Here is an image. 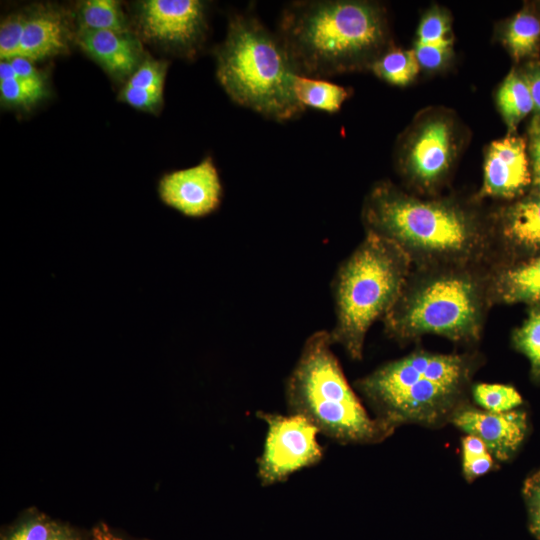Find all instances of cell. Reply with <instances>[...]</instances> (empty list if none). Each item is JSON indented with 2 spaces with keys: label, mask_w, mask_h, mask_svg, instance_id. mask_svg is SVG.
Returning a JSON list of instances; mask_svg holds the SVG:
<instances>
[{
  "label": "cell",
  "mask_w": 540,
  "mask_h": 540,
  "mask_svg": "<svg viewBox=\"0 0 540 540\" xmlns=\"http://www.w3.org/2000/svg\"><path fill=\"white\" fill-rule=\"evenodd\" d=\"M366 233L399 246L413 266L476 265L494 239L477 212L452 200L421 199L388 181L374 185L365 198Z\"/></svg>",
  "instance_id": "cell-1"
},
{
  "label": "cell",
  "mask_w": 540,
  "mask_h": 540,
  "mask_svg": "<svg viewBox=\"0 0 540 540\" xmlns=\"http://www.w3.org/2000/svg\"><path fill=\"white\" fill-rule=\"evenodd\" d=\"M278 27L297 72L311 78L370 69L389 48L385 12L369 1L292 2Z\"/></svg>",
  "instance_id": "cell-2"
},
{
  "label": "cell",
  "mask_w": 540,
  "mask_h": 540,
  "mask_svg": "<svg viewBox=\"0 0 540 540\" xmlns=\"http://www.w3.org/2000/svg\"><path fill=\"white\" fill-rule=\"evenodd\" d=\"M471 353L416 350L358 379L355 388L376 418L396 429L403 424L439 427L467 404L479 365Z\"/></svg>",
  "instance_id": "cell-3"
},
{
  "label": "cell",
  "mask_w": 540,
  "mask_h": 540,
  "mask_svg": "<svg viewBox=\"0 0 540 540\" xmlns=\"http://www.w3.org/2000/svg\"><path fill=\"white\" fill-rule=\"evenodd\" d=\"M476 265L412 268L392 309L383 318L385 332L398 342L424 335L454 342L477 341L492 300L491 272Z\"/></svg>",
  "instance_id": "cell-4"
},
{
  "label": "cell",
  "mask_w": 540,
  "mask_h": 540,
  "mask_svg": "<svg viewBox=\"0 0 540 540\" xmlns=\"http://www.w3.org/2000/svg\"><path fill=\"white\" fill-rule=\"evenodd\" d=\"M216 59L217 78L235 103L279 122L304 112L294 91L299 73L287 49L252 13L231 16Z\"/></svg>",
  "instance_id": "cell-5"
},
{
  "label": "cell",
  "mask_w": 540,
  "mask_h": 540,
  "mask_svg": "<svg viewBox=\"0 0 540 540\" xmlns=\"http://www.w3.org/2000/svg\"><path fill=\"white\" fill-rule=\"evenodd\" d=\"M332 347L327 330L315 331L305 340L285 382L289 414L303 416L320 434L340 444L384 441L395 429L368 414Z\"/></svg>",
  "instance_id": "cell-6"
},
{
  "label": "cell",
  "mask_w": 540,
  "mask_h": 540,
  "mask_svg": "<svg viewBox=\"0 0 540 540\" xmlns=\"http://www.w3.org/2000/svg\"><path fill=\"white\" fill-rule=\"evenodd\" d=\"M413 264L393 242L372 233L340 264L332 280L335 324L333 345L361 360L370 327L399 298Z\"/></svg>",
  "instance_id": "cell-7"
},
{
  "label": "cell",
  "mask_w": 540,
  "mask_h": 540,
  "mask_svg": "<svg viewBox=\"0 0 540 540\" xmlns=\"http://www.w3.org/2000/svg\"><path fill=\"white\" fill-rule=\"evenodd\" d=\"M458 131L446 113L421 116L403 139L399 169L420 192L431 193L447 178L457 156Z\"/></svg>",
  "instance_id": "cell-8"
},
{
  "label": "cell",
  "mask_w": 540,
  "mask_h": 540,
  "mask_svg": "<svg viewBox=\"0 0 540 540\" xmlns=\"http://www.w3.org/2000/svg\"><path fill=\"white\" fill-rule=\"evenodd\" d=\"M267 432L257 461V475L263 486L285 481L291 474L319 463L323 448L318 429L300 415L258 411Z\"/></svg>",
  "instance_id": "cell-9"
},
{
  "label": "cell",
  "mask_w": 540,
  "mask_h": 540,
  "mask_svg": "<svg viewBox=\"0 0 540 540\" xmlns=\"http://www.w3.org/2000/svg\"><path fill=\"white\" fill-rule=\"evenodd\" d=\"M139 22L148 39L190 55L205 35V4L198 0L144 1Z\"/></svg>",
  "instance_id": "cell-10"
},
{
  "label": "cell",
  "mask_w": 540,
  "mask_h": 540,
  "mask_svg": "<svg viewBox=\"0 0 540 540\" xmlns=\"http://www.w3.org/2000/svg\"><path fill=\"white\" fill-rule=\"evenodd\" d=\"M157 191L166 206L184 216L200 218L219 208L223 188L218 171L208 157L193 167L164 174Z\"/></svg>",
  "instance_id": "cell-11"
},
{
  "label": "cell",
  "mask_w": 540,
  "mask_h": 540,
  "mask_svg": "<svg viewBox=\"0 0 540 540\" xmlns=\"http://www.w3.org/2000/svg\"><path fill=\"white\" fill-rule=\"evenodd\" d=\"M450 423L466 435L481 439L492 457L499 461L510 460L528 432L527 413L523 410L495 413L468 403L454 413Z\"/></svg>",
  "instance_id": "cell-12"
},
{
  "label": "cell",
  "mask_w": 540,
  "mask_h": 540,
  "mask_svg": "<svg viewBox=\"0 0 540 540\" xmlns=\"http://www.w3.org/2000/svg\"><path fill=\"white\" fill-rule=\"evenodd\" d=\"M527 142L516 134L493 141L485 156L482 194L511 199L531 185Z\"/></svg>",
  "instance_id": "cell-13"
},
{
  "label": "cell",
  "mask_w": 540,
  "mask_h": 540,
  "mask_svg": "<svg viewBox=\"0 0 540 540\" xmlns=\"http://www.w3.org/2000/svg\"><path fill=\"white\" fill-rule=\"evenodd\" d=\"M78 43L108 73L123 78L137 69L140 45L127 32L82 29Z\"/></svg>",
  "instance_id": "cell-14"
},
{
  "label": "cell",
  "mask_w": 540,
  "mask_h": 540,
  "mask_svg": "<svg viewBox=\"0 0 540 540\" xmlns=\"http://www.w3.org/2000/svg\"><path fill=\"white\" fill-rule=\"evenodd\" d=\"M493 233L511 249L540 252V194L532 193L505 207L497 216Z\"/></svg>",
  "instance_id": "cell-15"
},
{
  "label": "cell",
  "mask_w": 540,
  "mask_h": 540,
  "mask_svg": "<svg viewBox=\"0 0 540 540\" xmlns=\"http://www.w3.org/2000/svg\"><path fill=\"white\" fill-rule=\"evenodd\" d=\"M454 36L451 20L440 7L430 8L422 17L417 31L414 52L421 68L435 71L443 68L453 53Z\"/></svg>",
  "instance_id": "cell-16"
},
{
  "label": "cell",
  "mask_w": 540,
  "mask_h": 540,
  "mask_svg": "<svg viewBox=\"0 0 540 540\" xmlns=\"http://www.w3.org/2000/svg\"><path fill=\"white\" fill-rule=\"evenodd\" d=\"M493 301L540 303V255L491 272Z\"/></svg>",
  "instance_id": "cell-17"
},
{
  "label": "cell",
  "mask_w": 540,
  "mask_h": 540,
  "mask_svg": "<svg viewBox=\"0 0 540 540\" xmlns=\"http://www.w3.org/2000/svg\"><path fill=\"white\" fill-rule=\"evenodd\" d=\"M67 29L63 17L41 11L27 17L17 57L30 61L61 53L66 47Z\"/></svg>",
  "instance_id": "cell-18"
},
{
  "label": "cell",
  "mask_w": 540,
  "mask_h": 540,
  "mask_svg": "<svg viewBox=\"0 0 540 540\" xmlns=\"http://www.w3.org/2000/svg\"><path fill=\"white\" fill-rule=\"evenodd\" d=\"M167 64L154 59L144 60L130 76L122 90L123 101L140 110L159 108L163 98V87Z\"/></svg>",
  "instance_id": "cell-19"
},
{
  "label": "cell",
  "mask_w": 540,
  "mask_h": 540,
  "mask_svg": "<svg viewBox=\"0 0 540 540\" xmlns=\"http://www.w3.org/2000/svg\"><path fill=\"white\" fill-rule=\"evenodd\" d=\"M501 37L514 61L537 57L540 51V17L531 8H523L505 23Z\"/></svg>",
  "instance_id": "cell-20"
},
{
  "label": "cell",
  "mask_w": 540,
  "mask_h": 540,
  "mask_svg": "<svg viewBox=\"0 0 540 540\" xmlns=\"http://www.w3.org/2000/svg\"><path fill=\"white\" fill-rule=\"evenodd\" d=\"M496 103L508 128V134H515L518 124L534 110L529 86L521 73L512 69L501 83Z\"/></svg>",
  "instance_id": "cell-21"
},
{
  "label": "cell",
  "mask_w": 540,
  "mask_h": 540,
  "mask_svg": "<svg viewBox=\"0 0 540 540\" xmlns=\"http://www.w3.org/2000/svg\"><path fill=\"white\" fill-rule=\"evenodd\" d=\"M294 91L299 102L306 108L334 113L349 97V90L325 79L298 75Z\"/></svg>",
  "instance_id": "cell-22"
},
{
  "label": "cell",
  "mask_w": 540,
  "mask_h": 540,
  "mask_svg": "<svg viewBox=\"0 0 540 540\" xmlns=\"http://www.w3.org/2000/svg\"><path fill=\"white\" fill-rule=\"evenodd\" d=\"M420 65L413 49L388 48L371 65L373 73L385 82L406 86L418 75Z\"/></svg>",
  "instance_id": "cell-23"
},
{
  "label": "cell",
  "mask_w": 540,
  "mask_h": 540,
  "mask_svg": "<svg viewBox=\"0 0 540 540\" xmlns=\"http://www.w3.org/2000/svg\"><path fill=\"white\" fill-rule=\"evenodd\" d=\"M512 343L529 360L533 381L540 383V303L534 305L522 325L513 332Z\"/></svg>",
  "instance_id": "cell-24"
},
{
  "label": "cell",
  "mask_w": 540,
  "mask_h": 540,
  "mask_svg": "<svg viewBox=\"0 0 540 540\" xmlns=\"http://www.w3.org/2000/svg\"><path fill=\"white\" fill-rule=\"evenodd\" d=\"M79 18L82 29L127 32L124 15L116 1H85L80 8Z\"/></svg>",
  "instance_id": "cell-25"
},
{
  "label": "cell",
  "mask_w": 540,
  "mask_h": 540,
  "mask_svg": "<svg viewBox=\"0 0 540 540\" xmlns=\"http://www.w3.org/2000/svg\"><path fill=\"white\" fill-rule=\"evenodd\" d=\"M2 540H77V536L68 526L38 515L22 521Z\"/></svg>",
  "instance_id": "cell-26"
},
{
  "label": "cell",
  "mask_w": 540,
  "mask_h": 540,
  "mask_svg": "<svg viewBox=\"0 0 540 540\" xmlns=\"http://www.w3.org/2000/svg\"><path fill=\"white\" fill-rule=\"evenodd\" d=\"M471 394L481 409L495 413L515 410L523 402L514 387L504 384L478 383L472 386Z\"/></svg>",
  "instance_id": "cell-27"
},
{
  "label": "cell",
  "mask_w": 540,
  "mask_h": 540,
  "mask_svg": "<svg viewBox=\"0 0 540 540\" xmlns=\"http://www.w3.org/2000/svg\"><path fill=\"white\" fill-rule=\"evenodd\" d=\"M1 99L11 105L28 106L35 103L45 94L42 79H25L16 74L10 78L0 79Z\"/></svg>",
  "instance_id": "cell-28"
},
{
  "label": "cell",
  "mask_w": 540,
  "mask_h": 540,
  "mask_svg": "<svg viewBox=\"0 0 540 540\" xmlns=\"http://www.w3.org/2000/svg\"><path fill=\"white\" fill-rule=\"evenodd\" d=\"M27 16L21 13L5 18L0 26V58L11 60L18 55Z\"/></svg>",
  "instance_id": "cell-29"
},
{
  "label": "cell",
  "mask_w": 540,
  "mask_h": 540,
  "mask_svg": "<svg viewBox=\"0 0 540 540\" xmlns=\"http://www.w3.org/2000/svg\"><path fill=\"white\" fill-rule=\"evenodd\" d=\"M522 495L527 509L529 529L535 538L540 540V469L525 479Z\"/></svg>",
  "instance_id": "cell-30"
},
{
  "label": "cell",
  "mask_w": 540,
  "mask_h": 540,
  "mask_svg": "<svg viewBox=\"0 0 540 540\" xmlns=\"http://www.w3.org/2000/svg\"><path fill=\"white\" fill-rule=\"evenodd\" d=\"M527 150L533 193L540 194V118L533 115L527 129Z\"/></svg>",
  "instance_id": "cell-31"
},
{
  "label": "cell",
  "mask_w": 540,
  "mask_h": 540,
  "mask_svg": "<svg viewBox=\"0 0 540 540\" xmlns=\"http://www.w3.org/2000/svg\"><path fill=\"white\" fill-rule=\"evenodd\" d=\"M495 468L492 455L487 452L481 455L462 458V471L464 478L472 482Z\"/></svg>",
  "instance_id": "cell-32"
},
{
  "label": "cell",
  "mask_w": 540,
  "mask_h": 540,
  "mask_svg": "<svg viewBox=\"0 0 540 540\" xmlns=\"http://www.w3.org/2000/svg\"><path fill=\"white\" fill-rule=\"evenodd\" d=\"M533 99L534 115L540 118V60L529 62L522 70Z\"/></svg>",
  "instance_id": "cell-33"
},
{
  "label": "cell",
  "mask_w": 540,
  "mask_h": 540,
  "mask_svg": "<svg viewBox=\"0 0 540 540\" xmlns=\"http://www.w3.org/2000/svg\"><path fill=\"white\" fill-rule=\"evenodd\" d=\"M8 61H10L17 76L25 79H42L40 73L33 66L32 61L23 57H15Z\"/></svg>",
  "instance_id": "cell-34"
},
{
  "label": "cell",
  "mask_w": 540,
  "mask_h": 540,
  "mask_svg": "<svg viewBox=\"0 0 540 540\" xmlns=\"http://www.w3.org/2000/svg\"><path fill=\"white\" fill-rule=\"evenodd\" d=\"M89 540H129L114 532L107 525L101 523L93 528Z\"/></svg>",
  "instance_id": "cell-35"
}]
</instances>
